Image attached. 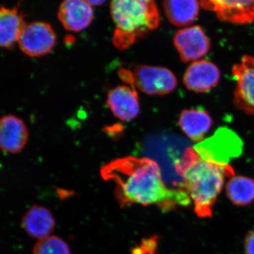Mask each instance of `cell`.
<instances>
[{
	"label": "cell",
	"mask_w": 254,
	"mask_h": 254,
	"mask_svg": "<svg viewBox=\"0 0 254 254\" xmlns=\"http://www.w3.org/2000/svg\"><path fill=\"white\" fill-rule=\"evenodd\" d=\"M102 177L115 185V195L122 207L156 205L164 212L188 206L190 195L182 186L170 189L162 178L158 164L148 158L127 156L104 165Z\"/></svg>",
	"instance_id": "obj_1"
},
{
	"label": "cell",
	"mask_w": 254,
	"mask_h": 254,
	"mask_svg": "<svg viewBox=\"0 0 254 254\" xmlns=\"http://www.w3.org/2000/svg\"><path fill=\"white\" fill-rule=\"evenodd\" d=\"M175 167L183 180L182 188L193 201L195 215L200 218H212L213 205L221 193L225 177L235 176L231 165L220 166L205 161L190 147Z\"/></svg>",
	"instance_id": "obj_2"
},
{
	"label": "cell",
	"mask_w": 254,
	"mask_h": 254,
	"mask_svg": "<svg viewBox=\"0 0 254 254\" xmlns=\"http://www.w3.org/2000/svg\"><path fill=\"white\" fill-rule=\"evenodd\" d=\"M115 24L113 43L118 50L129 48L147 33L158 27L160 15L154 1L116 0L110 4Z\"/></svg>",
	"instance_id": "obj_3"
},
{
	"label": "cell",
	"mask_w": 254,
	"mask_h": 254,
	"mask_svg": "<svg viewBox=\"0 0 254 254\" xmlns=\"http://www.w3.org/2000/svg\"><path fill=\"white\" fill-rule=\"evenodd\" d=\"M119 76L125 83L136 86L140 91L149 95H163L176 88L177 80L168 68L161 66L138 65L133 71L121 68Z\"/></svg>",
	"instance_id": "obj_4"
},
{
	"label": "cell",
	"mask_w": 254,
	"mask_h": 254,
	"mask_svg": "<svg viewBox=\"0 0 254 254\" xmlns=\"http://www.w3.org/2000/svg\"><path fill=\"white\" fill-rule=\"evenodd\" d=\"M243 145L236 132L227 127H220L213 136L195 145L193 149L205 161L228 166L232 159L242 154Z\"/></svg>",
	"instance_id": "obj_5"
},
{
	"label": "cell",
	"mask_w": 254,
	"mask_h": 254,
	"mask_svg": "<svg viewBox=\"0 0 254 254\" xmlns=\"http://www.w3.org/2000/svg\"><path fill=\"white\" fill-rule=\"evenodd\" d=\"M56 35L49 23L35 21L26 24L18 43L24 54L37 58L50 53L56 44Z\"/></svg>",
	"instance_id": "obj_6"
},
{
	"label": "cell",
	"mask_w": 254,
	"mask_h": 254,
	"mask_svg": "<svg viewBox=\"0 0 254 254\" xmlns=\"http://www.w3.org/2000/svg\"><path fill=\"white\" fill-rule=\"evenodd\" d=\"M232 71L237 80L234 103L244 113L254 115V58L245 55Z\"/></svg>",
	"instance_id": "obj_7"
},
{
	"label": "cell",
	"mask_w": 254,
	"mask_h": 254,
	"mask_svg": "<svg viewBox=\"0 0 254 254\" xmlns=\"http://www.w3.org/2000/svg\"><path fill=\"white\" fill-rule=\"evenodd\" d=\"M174 44L183 63L200 59L207 55L210 48V41L199 26L179 30L175 33Z\"/></svg>",
	"instance_id": "obj_8"
},
{
	"label": "cell",
	"mask_w": 254,
	"mask_h": 254,
	"mask_svg": "<svg viewBox=\"0 0 254 254\" xmlns=\"http://www.w3.org/2000/svg\"><path fill=\"white\" fill-rule=\"evenodd\" d=\"M200 5L215 12L221 21L242 25L254 22V0H204L200 1Z\"/></svg>",
	"instance_id": "obj_9"
},
{
	"label": "cell",
	"mask_w": 254,
	"mask_h": 254,
	"mask_svg": "<svg viewBox=\"0 0 254 254\" xmlns=\"http://www.w3.org/2000/svg\"><path fill=\"white\" fill-rule=\"evenodd\" d=\"M220 79V71L216 65L206 60H198L187 68L183 82L190 91L206 93L215 88Z\"/></svg>",
	"instance_id": "obj_10"
},
{
	"label": "cell",
	"mask_w": 254,
	"mask_h": 254,
	"mask_svg": "<svg viewBox=\"0 0 254 254\" xmlns=\"http://www.w3.org/2000/svg\"><path fill=\"white\" fill-rule=\"evenodd\" d=\"M107 104L113 115L123 122L131 121L139 114L138 95L133 87H115L108 93Z\"/></svg>",
	"instance_id": "obj_11"
},
{
	"label": "cell",
	"mask_w": 254,
	"mask_h": 254,
	"mask_svg": "<svg viewBox=\"0 0 254 254\" xmlns=\"http://www.w3.org/2000/svg\"><path fill=\"white\" fill-rule=\"evenodd\" d=\"M28 128L21 119L12 115L0 118V149L5 153H17L27 143Z\"/></svg>",
	"instance_id": "obj_12"
},
{
	"label": "cell",
	"mask_w": 254,
	"mask_h": 254,
	"mask_svg": "<svg viewBox=\"0 0 254 254\" xmlns=\"http://www.w3.org/2000/svg\"><path fill=\"white\" fill-rule=\"evenodd\" d=\"M58 18L67 31H81L88 28L93 21V8L87 1L67 0L60 4Z\"/></svg>",
	"instance_id": "obj_13"
},
{
	"label": "cell",
	"mask_w": 254,
	"mask_h": 254,
	"mask_svg": "<svg viewBox=\"0 0 254 254\" xmlns=\"http://www.w3.org/2000/svg\"><path fill=\"white\" fill-rule=\"evenodd\" d=\"M21 226L30 237L41 240L50 236L54 230L55 220L48 208L35 205L23 215Z\"/></svg>",
	"instance_id": "obj_14"
},
{
	"label": "cell",
	"mask_w": 254,
	"mask_h": 254,
	"mask_svg": "<svg viewBox=\"0 0 254 254\" xmlns=\"http://www.w3.org/2000/svg\"><path fill=\"white\" fill-rule=\"evenodd\" d=\"M26 23L18 7L0 6V48H11L18 41Z\"/></svg>",
	"instance_id": "obj_15"
},
{
	"label": "cell",
	"mask_w": 254,
	"mask_h": 254,
	"mask_svg": "<svg viewBox=\"0 0 254 254\" xmlns=\"http://www.w3.org/2000/svg\"><path fill=\"white\" fill-rule=\"evenodd\" d=\"M179 125L190 140L203 141L213 126V120L207 112L199 109L184 110L180 114Z\"/></svg>",
	"instance_id": "obj_16"
},
{
	"label": "cell",
	"mask_w": 254,
	"mask_h": 254,
	"mask_svg": "<svg viewBox=\"0 0 254 254\" xmlns=\"http://www.w3.org/2000/svg\"><path fill=\"white\" fill-rule=\"evenodd\" d=\"M200 2L198 1H165L163 7L169 21L177 26L190 25L198 17Z\"/></svg>",
	"instance_id": "obj_17"
},
{
	"label": "cell",
	"mask_w": 254,
	"mask_h": 254,
	"mask_svg": "<svg viewBox=\"0 0 254 254\" xmlns=\"http://www.w3.org/2000/svg\"><path fill=\"white\" fill-rule=\"evenodd\" d=\"M226 195L232 204L245 206L254 200V180L245 176H234L227 182Z\"/></svg>",
	"instance_id": "obj_18"
},
{
	"label": "cell",
	"mask_w": 254,
	"mask_h": 254,
	"mask_svg": "<svg viewBox=\"0 0 254 254\" xmlns=\"http://www.w3.org/2000/svg\"><path fill=\"white\" fill-rule=\"evenodd\" d=\"M33 254H71V251L63 239L57 236H49L36 244Z\"/></svg>",
	"instance_id": "obj_19"
},
{
	"label": "cell",
	"mask_w": 254,
	"mask_h": 254,
	"mask_svg": "<svg viewBox=\"0 0 254 254\" xmlns=\"http://www.w3.org/2000/svg\"><path fill=\"white\" fill-rule=\"evenodd\" d=\"M245 251L246 254H254V230H251L246 235Z\"/></svg>",
	"instance_id": "obj_20"
},
{
	"label": "cell",
	"mask_w": 254,
	"mask_h": 254,
	"mask_svg": "<svg viewBox=\"0 0 254 254\" xmlns=\"http://www.w3.org/2000/svg\"><path fill=\"white\" fill-rule=\"evenodd\" d=\"M91 6H100V5L104 4L105 1H87Z\"/></svg>",
	"instance_id": "obj_21"
}]
</instances>
